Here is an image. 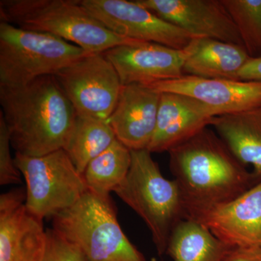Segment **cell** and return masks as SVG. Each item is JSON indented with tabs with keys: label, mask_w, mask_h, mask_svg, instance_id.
Masks as SVG:
<instances>
[{
	"label": "cell",
	"mask_w": 261,
	"mask_h": 261,
	"mask_svg": "<svg viewBox=\"0 0 261 261\" xmlns=\"http://www.w3.org/2000/svg\"><path fill=\"white\" fill-rule=\"evenodd\" d=\"M168 152L187 219L197 221L259 182L207 127Z\"/></svg>",
	"instance_id": "obj_1"
},
{
	"label": "cell",
	"mask_w": 261,
	"mask_h": 261,
	"mask_svg": "<svg viewBox=\"0 0 261 261\" xmlns=\"http://www.w3.org/2000/svg\"><path fill=\"white\" fill-rule=\"evenodd\" d=\"M0 105L12 147L32 157L63 149L77 116L54 75L0 87Z\"/></svg>",
	"instance_id": "obj_2"
},
{
	"label": "cell",
	"mask_w": 261,
	"mask_h": 261,
	"mask_svg": "<svg viewBox=\"0 0 261 261\" xmlns=\"http://www.w3.org/2000/svg\"><path fill=\"white\" fill-rule=\"evenodd\" d=\"M0 21L51 34L89 54L140 42L108 29L89 13L81 0H1Z\"/></svg>",
	"instance_id": "obj_3"
},
{
	"label": "cell",
	"mask_w": 261,
	"mask_h": 261,
	"mask_svg": "<svg viewBox=\"0 0 261 261\" xmlns=\"http://www.w3.org/2000/svg\"><path fill=\"white\" fill-rule=\"evenodd\" d=\"M130 151L129 171L115 193L145 221L161 256L173 230L187 219L181 194L174 180L163 176L147 149Z\"/></svg>",
	"instance_id": "obj_4"
},
{
	"label": "cell",
	"mask_w": 261,
	"mask_h": 261,
	"mask_svg": "<svg viewBox=\"0 0 261 261\" xmlns=\"http://www.w3.org/2000/svg\"><path fill=\"white\" fill-rule=\"evenodd\" d=\"M53 228L83 254L86 261H147L117 219L111 197L87 192L53 219Z\"/></svg>",
	"instance_id": "obj_5"
},
{
	"label": "cell",
	"mask_w": 261,
	"mask_h": 261,
	"mask_svg": "<svg viewBox=\"0 0 261 261\" xmlns=\"http://www.w3.org/2000/svg\"><path fill=\"white\" fill-rule=\"evenodd\" d=\"M89 53L61 38L0 21V87L56 75Z\"/></svg>",
	"instance_id": "obj_6"
},
{
	"label": "cell",
	"mask_w": 261,
	"mask_h": 261,
	"mask_svg": "<svg viewBox=\"0 0 261 261\" xmlns=\"http://www.w3.org/2000/svg\"><path fill=\"white\" fill-rule=\"evenodd\" d=\"M14 161L27 184L25 206L42 221L70 208L88 192L63 149L38 157L15 153Z\"/></svg>",
	"instance_id": "obj_7"
},
{
	"label": "cell",
	"mask_w": 261,
	"mask_h": 261,
	"mask_svg": "<svg viewBox=\"0 0 261 261\" xmlns=\"http://www.w3.org/2000/svg\"><path fill=\"white\" fill-rule=\"evenodd\" d=\"M54 76L77 114L108 121L123 85L116 68L103 53L82 57Z\"/></svg>",
	"instance_id": "obj_8"
},
{
	"label": "cell",
	"mask_w": 261,
	"mask_h": 261,
	"mask_svg": "<svg viewBox=\"0 0 261 261\" xmlns=\"http://www.w3.org/2000/svg\"><path fill=\"white\" fill-rule=\"evenodd\" d=\"M91 15L121 37L185 49L194 36L128 0H81Z\"/></svg>",
	"instance_id": "obj_9"
},
{
	"label": "cell",
	"mask_w": 261,
	"mask_h": 261,
	"mask_svg": "<svg viewBox=\"0 0 261 261\" xmlns=\"http://www.w3.org/2000/svg\"><path fill=\"white\" fill-rule=\"evenodd\" d=\"M135 2L195 37L210 38L243 47L238 29L222 0Z\"/></svg>",
	"instance_id": "obj_10"
},
{
	"label": "cell",
	"mask_w": 261,
	"mask_h": 261,
	"mask_svg": "<svg viewBox=\"0 0 261 261\" xmlns=\"http://www.w3.org/2000/svg\"><path fill=\"white\" fill-rule=\"evenodd\" d=\"M23 187L0 196V261H41L47 230L43 221L29 212Z\"/></svg>",
	"instance_id": "obj_11"
},
{
	"label": "cell",
	"mask_w": 261,
	"mask_h": 261,
	"mask_svg": "<svg viewBox=\"0 0 261 261\" xmlns=\"http://www.w3.org/2000/svg\"><path fill=\"white\" fill-rule=\"evenodd\" d=\"M119 75L122 85L148 86L183 76L186 49L152 42L118 46L103 53Z\"/></svg>",
	"instance_id": "obj_12"
},
{
	"label": "cell",
	"mask_w": 261,
	"mask_h": 261,
	"mask_svg": "<svg viewBox=\"0 0 261 261\" xmlns=\"http://www.w3.org/2000/svg\"><path fill=\"white\" fill-rule=\"evenodd\" d=\"M231 248L261 247V181L197 220Z\"/></svg>",
	"instance_id": "obj_13"
},
{
	"label": "cell",
	"mask_w": 261,
	"mask_h": 261,
	"mask_svg": "<svg viewBox=\"0 0 261 261\" xmlns=\"http://www.w3.org/2000/svg\"><path fill=\"white\" fill-rule=\"evenodd\" d=\"M159 93L185 94L210 106L220 116L261 106V82L211 80L184 75L147 86Z\"/></svg>",
	"instance_id": "obj_14"
},
{
	"label": "cell",
	"mask_w": 261,
	"mask_h": 261,
	"mask_svg": "<svg viewBox=\"0 0 261 261\" xmlns=\"http://www.w3.org/2000/svg\"><path fill=\"white\" fill-rule=\"evenodd\" d=\"M155 130L147 150L168 152L211 125L219 113L185 94L161 93Z\"/></svg>",
	"instance_id": "obj_15"
},
{
	"label": "cell",
	"mask_w": 261,
	"mask_h": 261,
	"mask_svg": "<svg viewBox=\"0 0 261 261\" xmlns=\"http://www.w3.org/2000/svg\"><path fill=\"white\" fill-rule=\"evenodd\" d=\"M161 95L147 86H122L108 122L117 140L130 150L148 148L155 130Z\"/></svg>",
	"instance_id": "obj_16"
},
{
	"label": "cell",
	"mask_w": 261,
	"mask_h": 261,
	"mask_svg": "<svg viewBox=\"0 0 261 261\" xmlns=\"http://www.w3.org/2000/svg\"><path fill=\"white\" fill-rule=\"evenodd\" d=\"M185 49L184 74L211 80H239L250 58L243 46L207 37L195 38Z\"/></svg>",
	"instance_id": "obj_17"
},
{
	"label": "cell",
	"mask_w": 261,
	"mask_h": 261,
	"mask_svg": "<svg viewBox=\"0 0 261 261\" xmlns=\"http://www.w3.org/2000/svg\"><path fill=\"white\" fill-rule=\"evenodd\" d=\"M211 126L233 155L246 167L251 166L261 181V106L216 117Z\"/></svg>",
	"instance_id": "obj_18"
},
{
	"label": "cell",
	"mask_w": 261,
	"mask_h": 261,
	"mask_svg": "<svg viewBox=\"0 0 261 261\" xmlns=\"http://www.w3.org/2000/svg\"><path fill=\"white\" fill-rule=\"evenodd\" d=\"M231 249L203 224L185 219L173 230L166 254L173 261H224Z\"/></svg>",
	"instance_id": "obj_19"
},
{
	"label": "cell",
	"mask_w": 261,
	"mask_h": 261,
	"mask_svg": "<svg viewBox=\"0 0 261 261\" xmlns=\"http://www.w3.org/2000/svg\"><path fill=\"white\" fill-rule=\"evenodd\" d=\"M116 140L108 121L77 114L63 149L77 170L83 174L89 163Z\"/></svg>",
	"instance_id": "obj_20"
},
{
	"label": "cell",
	"mask_w": 261,
	"mask_h": 261,
	"mask_svg": "<svg viewBox=\"0 0 261 261\" xmlns=\"http://www.w3.org/2000/svg\"><path fill=\"white\" fill-rule=\"evenodd\" d=\"M132 163V151L116 140L92 160L83 173L88 191L109 198L110 194L124 181Z\"/></svg>",
	"instance_id": "obj_21"
},
{
	"label": "cell",
	"mask_w": 261,
	"mask_h": 261,
	"mask_svg": "<svg viewBox=\"0 0 261 261\" xmlns=\"http://www.w3.org/2000/svg\"><path fill=\"white\" fill-rule=\"evenodd\" d=\"M251 58H261V0H222Z\"/></svg>",
	"instance_id": "obj_22"
},
{
	"label": "cell",
	"mask_w": 261,
	"mask_h": 261,
	"mask_svg": "<svg viewBox=\"0 0 261 261\" xmlns=\"http://www.w3.org/2000/svg\"><path fill=\"white\" fill-rule=\"evenodd\" d=\"M41 261H86L74 244L63 238L54 228L47 229L45 250Z\"/></svg>",
	"instance_id": "obj_23"
},
{
	"label": "cell",
	"mask_w": 261,
	"mask_h": 261,
	"mask_svg": "<svg viewBox=\"0 0 261 261\" xmlns=\"http://www.w3.org/2000/svg\"><path fill=\"white\" fill-rule=\"evenodd\" d=\"M10 137L4 118L0 113V185H18L20 175L10 152Z\"/></svg>",
	"instance_id": "obj_24"
},
{
	"label": "cell",
	"mask_w": 261,
	"mask_h": 261,
	"mask_svg": "<svg viewBox=\"0 0 261 261\" xmlns=\"http://www.w3.org/2000/svg\"><path fill=\"white\" fill-rule=\"evenodd\" d=\"M224 261H261V247L231 248Z\"/></svg>",
	"instance_id": "obj_25"
},
{
	"label": "cell",
	"mask_w": 261,
	"mask_h": 261,
	"mask_svg": "<svg viewBox=\"0 0 261 261\" xmlns=\"http://www.w3.org/2000/svg\"><path fill=\"white\" fill-rule=\"evenodd\" d=\"M238 80L245 82H261V58H250L240 70Z\"/></svg>",
	"instance_id": "obj_26"
}]
</instances>
